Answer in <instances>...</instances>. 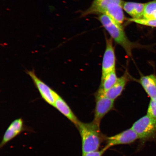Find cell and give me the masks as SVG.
Returning a JSON list of instances; mask_svg holds the SVG:
<instances>
[{
  "label": "cell",
  "mask_w": 156,
  "mask_h": 156,
  "mask_svg": "<svg viewBox=\"0 0 156 156\" xmlns=\"http://www.w3.org/2000/svg\"><path fill=\"white\" fill-rule=\"evenodd\" d=\"M146 3L132 2H124L122 4L124 10L133 19L144 18Z\"/></svg>",
  "instance_id": "4fadbf2b"
},
{
  "label": "cell",
  "mask_w": 156,
  "mask_h": 156,
  "mask_svg": "<svg viewBox=\"0 0 156 156\" xmlns=\"http://www.w3.org/2000/svg\"><path fill=\"white\" fill-rule=\"evenodd\" d=\"M54 107L75 124L76 126L79 124L80 122L79 119L74 114L67 103L58 94L56 95Z\"/></svg>",
  "instance_id": "7c38bea8"
},
{
  "label": "cell",
  "mask_w": 156,
  "mask_h": 156,
  "mask_svg": "<svg viewBox=\"0 0 156 156\" xmlns=\"http://www.w3.org/2000/svg\"><path fill=\"white\" fill-rule=\"evenodd\" d=\"M98 20L113 40L124 49L128 57L132 58V52L134 49L141 48L140 44L131 42L127 36L122 26L117 24L110 17L106 15H100Z\"/></svg>",
  "instance_id": "7a4b0ae2"
},
{
  "label": "cell",
  "mask_w": 156,
  "mask_h": 156,
  "mask_svg": "<svg viewBox=\"0 0 156 156\" xmlns=\"http://www.w3.org/2000/svg\"><path fill=\"white\" fill-rule=\"evenodd\" d=\"M108 149L106 147L103 148L101 151L90 152L86 154H82V156H102Z\"/></svg>",
  "instance_id": "ac0fdd59"
},
{
  "label": "cell",
  "mask_w": 156,
  "mask_h": 156,
  "mask_svg": "<svg viewBox=\"0 0 156 156\" xmlns=\"http://www.w3.org/2000/svg\"><path fill=\"white\" fill-rule=\"evenodd\" d=\"M76 126L81 138L82 154L99 151L103 139L100 126L93 121L89 123L80 121Z\"/></svg>",
  "instance_id": "3957f363"
},
{
  "label": "cell",
  "mask_w": 156,
  "mask_h": 156,
  "mask_svg": "<svg viewBox=\"0 0 156 156\" xmlns=\"http://www.w3.org/2000/svg\"><path fill=\"white\" fill-rule=\"evenodd\" d=\"M113 41L112 38L106 37V46L103 58L101 78L116 70V57Z\"/></svg>",
  "instance_id": "8992f818"
},
{
  "label": "cell",
  "mask_w": 156,
  "mask_h": 156,
  "mask_svg": "<svg viewBox=\"0 0 156 156\" xmlns=\"http://www.w3.org/2000/svg\"><path fill=\"white\" fill-rule=\"evenodd\" d=\"M117 77L116 70L107 74L104 77L101 78V82L99 89L105 92L112 88L116 82Z\"/></svg>",
  "instance_id": "5bb4252c"
},
{
  "label": "cell",
  "mask_w": 156,
  "mask_h": 156,
  "mask_svg": "<svg viewBox=\"0 0 156 156\" xmlns=\"http://www.w3.org/2000/svg\"><path fill=\"white\" fill-rule=\"evenodd\" d=\"M95 96V106L93 121L100 126L103 117L114 109L115 101L105 96L104 92L99 88Z\"/></svg>",
  "instance_id": "5b68a950"
},
{
  "label": "cell",
  "mask_w": 156,
  "mask_h": 156,
  "mask_svg": "<svg viewBox=\"0 0 156 156\" xmlns=\"http://www.w3.org/2000/svg\"><path fill=\"white\" fill-rule=\"evenodd\" d=\"M122 0H94L90 6L81 14L82 17L91 15H105L121 25L125 20Z\"/></svg>",
  "instance_id": "6da1fadb"
},
{
  "label": "cell",
  "mask_w": 156,
  "mask_h": 156,
  "mask_svg": "<svg viewBox=\"0 0 156 156\" xmlns=\"http://www.w3.org/2000/svg\"><path fill=\"white\" fill-rule=\"evenodd\" d=\"M24 122L21 118L13 121L7 128L0 144V147H3L8 142L18 135L24 130Z\"/></svg>",
  "instance_id": "9c48e42d"
},
{
  "label": "cell",
  "mask_w": 156,
  "mask_h": 156,
  "mask_svg": "<svg viewBox=\"0 0 156 156\" xmlns=\"http://www.w3.org/2000/svg\"><path fill=\"white\" fill-rule=\"evenodd\" d=\"M138 82L151 100H156V75L141 76Z\"/></svg>",
  "instance_id": "8fae6325"
},
{
  "label": "cell",
  "mask_w": 156,
  "mask_h": 156,
  "mask_svg": "<svg viewBox=\"0 0 156 156\" xmlns=\"http://www.w3.org/2000/svg\"><path fill=\"white\" fill-rule=\"evenodd\" d=\"M131 128L142 141L156 139V119L147 114L134 122Z\"/></svg>",
  "instance_id": "277c9868"
},
{
  "label": "cell",
  "mask_w": 156,
  "mask_h": 156,
  "mask_svg": "<svg viewBox=\"0 0 156 156\" xmlns=\"http://www.w3.org/2000/svg\"><path fill=\"white\" fill-rule=\"evenodd\" d=\"M129 81L128 73H125L121 77L118 78L116 83L111 89L104 92L105 96L115 101L122 94Z\"/></svg>",
  "instance_id": "30bf717a"
},
{
  "label": "cell",
  "mask_w": 156,
  "mask_h": 156,
  "mask_svg": "<svg viewBox=\"0 0 156 156\" xmlns=\"http://www.w3.org/2000/svg\"><path fill=\"white\" fill-rule=\"evenodd\" d=\"M128 21L133 22L144 26L156 28V20L147 19H128Z\"/></svg>",
  "instance_id": "2e32d148"
},
{
  "label": "cell",
  "mask_w": 156,
  "mask_h": 156,
  "mask_svg": "<svg viewBox=\"0 0 156 156\" xmlns=\"http://www.w3.org/2000/svg\"><path fill=\"white\" fill-rule=\"evenodd\" d=\"M106 145L105 147L108 149L114 146L132 144L139 138L131 128L115 135L106 137Z\"/></svg>",
  "instance_id": "52a82bcc"
},
{
  "label": "cell",
  "mask_w": 156,
  "mask_h": 156,
  "mask_svg": "<svg viewBox=\"0 0 156 156\" xmlns=\"http://www.w3.org/2000/svg\"><path fill=\"white\" fill-rule=\"evenodd\" d=\"M147 114L156 119V100H151L148 106Z\"/></svg>",
  "instance_id": "e0dca14e"
},
{
  "label": "cell",
  "mask_w": 156,
  "mask_h": 156,
  "mask_svg": "<svg viewBox=\"0 0 156 156\" xmlns=\"http://www.w3.org/2000/svg\"><path fill=\"white\" fill-rule=\"evenodd\" d=\"M27 73L37 88L42 98L48 104L54 106L56 95L58 93L39 79L34 71H27Z\"/></svg>",
  "instance_id": "ba28073f"
},
{
  "label": "cell",
  "mask_w": 156,
  "mask_h": 156,
  "mask_svg": "<svg viewBox=\"0 0 156 156\" xmlns=\"http://www.w3.org/2000/svg\"><path fill=\"white\" fill-rule=\"evenodd\" d=\"M143 18L156 20V0L146 3Z\"/></svg>",
  "instance_id": "9a60e30c"
}]
</instances>
